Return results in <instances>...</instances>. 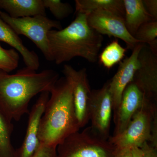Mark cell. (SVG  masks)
<instances>
[{
	"mask_svg": "<svg viewBox=\"0 0 157 157\" xmlns=\"http://www.w3.org/2000/svg\"><path fill=\"white\" fill-rule=\"evenodd\" d=\"M123 2L125 24L127 30L133 37L140 26L155 20L146 11L142 0H123Z\"/></svg>",
	"mask_w": 157,
	"mask_h": 157,
	"instance_id": "obj_16",
	"label": "cell"
},
{
	"mask_svg": "<svg viewBox=\"0 0 157 157\" xmlns=\"http://www.w3.org/2000/svg\"><path fill=\"white\" fill-rule=\"evenodd\" d=\"M139 68L132 82L143 93L152 104L157 102V55L144 44L138 57Z\"/></svg>",
	"mask_w": 157,
	"mask_h": 157,
	"instance_id": "obj_10",
	"label": "cell"
},
{
	"mask_svg": "<svg viewBox=\"0 0 157 157\" xmlns=\"http://www.w3.org/2000/svg\"><path fill=\"white\" fill-rule=\"evenodd\" d=\"M50 93H41L29 113L26 133L22 145L16 150L17 157H32L40 146L39 124L49 98Z\"/></svg>",
	"mask_w": 157,
	"mask_h": 157,
	"instance_id": "obj_13",
	"label": "cell"
},
{
	"mask_svg": "<svg viewBox=\"0 0 157 157\" xmlns=\"http://www.w3.org/2000/svg\"><path fill=\"white\" fill-rule=\"evenodd\" d=\"M0 18L9 25L17 35L25 36L33 42L46 59L48 61H53L48 35L49 31L53 29H62V25L59 21L49 19L45 15H42L12 18L6 12L1 10Z\"/></svg>",
	"mask_w": 157,
	"mask_h": 157,
	"instance_id": "obj_6",
	"label": "cell"
},
{
	"mask_svg": "<svg viewBox=\"0 0 157 157\" xmlns=\"http://www.w3.org/2000/svg\"><path fill=\"white\" fill-rule=\"evenodd\" d=\"M50 94L40 120L38 137L41 144L57 147L80 128L72 86L67 79L65 77L59 78Z\"/></svg>",
	"mask_w": 157,
	"mask_h": 157,
	"instance_id": "obj_2",
	"label": "cell"
},
{
	"mask_svg": "<svg viewBox=\"0 0 157 157\" xmlns=\"http://www.w3.org/2000/svg\"><path fill=\"white\" fill-rule=\"evenodd\" d=\"M144 44L139 43L136 45L131 55L121 62L117 72L112 79L109 80L113 112L119 105L123 93L127 86L133 81L135 72L139 67L138 55Z\"/></svg>",
	"mask_w": 157,
	"mask_h": 157,
	"instance_id": "obj_12",
	"label": "cell"
},
{
	"mask_svg": "<svg viewBox=\"0 0 157 157\" xmlns=\"http://www.w3.org/2000/svg\"><path fill=\"white\" fill-rule=\"evenodd\" d=\"M59 78L52 70L40 73L24 68L13 74L0 70V112L9 121H18L29 113L31 100L39 94L49 92Z\"/></svg>",
	"mask_w": 157,
	"mask_h": 157,
	"instance_id": "obj_1",
	"label": "cell"
},
{
	"mask_svg": "<svg viewBox=\"0 0 157 157\" xmlns=\"http://www.w3.org/2000/svg\"><path fill=\"white\" fill-rule=\"evenodd\" d=\"M13 131L12 121L0 112V157H17L11 142Z\"/></svg>",
	"mask_w": 157,
	"mask_h": 157,
	"instance_id": "obj_18",
	"label": "cell"
},
{
	"mask_svg": "<svg viewBox=\"0 0 157 157\" xmlns=\"http://www.w3.org/2000/svg\"><path fill=\"white\" fill-rule=\"evenodd\" d=\"M140 43L150 45L157 40V20H153L140 26L134 36Z\"/></svg>",
	"mask_w": 157,
	"mask_h": 157,
	"instance_id": "obj_20",
	"label": "cell"
},
{
	"mask_svg": "<svg viewBox=\"0 0 157 157\" xmlns=\"http://www.w3.org/2000/svg\"><path fill=\"white\" fill-rule=\"evenodd\" d=\"M89 107L90 126L102 137L109 139L113 111L109 81L101 88L91 90Z\"/></svg>",
	"mask_w": 157,
	"mask_h": 157,
	"instance_id": "obj_8",
	"label": "cell"
},
{
	"mask_svg": "<svg viewBox=\"0 0 157 157\" xmlns=\"http://www.w3.org/2000/svg\"><path fill=\"white\" fill-rule=\"evenodd\" d=\"M117 150L140 147L146 142L157 147V106L147 102L123 132L108 139Z\"/></svg>",
	"mask_w": 157,
	"mask_h": 157,
	"instance_id": "obj_4",
	"label": "cell"
},
{
	"mask_svg": "<svg viewBox=\"0 0 157 157\" xmlns=\"http://www.w3.org/2000/svg\"><path fill=\"white\" fill-rule=\"evenodd\" d=\"M147 101L149 102L134 82H130L123 93L117 109L113 112L115 128L113 136L123 132L136 113Z\"/></svg>",
	"mask_w": 157,
	"mask_h": 157,
	"instance_id": "obj_11",
	"label": "cell"
},
{
	"mask_svg": "<svg viewBox=\"0 0 157 157\" xmlns=\"http://www.w3.org/2000/svg\"><path fill=\"white\" fill-rule=\"evenodd\" d=\"M62 72L72 86L76 116L81 128L90 120L89 106L91 90L86 69L83 68L76 70L70 65L66 64L64 66Z\"/></svg>",
	"mask_w": 157,
	"mask_h": 157,
	"instance_id": "obj_9",
	"label": "cell"
},
{
	"mask_svg": "<svg viewBox=\"0 0 157 157\" xmlns=\"http://www.w3.org/2000/svg\"><path fill=\"white\" fill-rule=\"evenodd\" d=\"M77 13H90L98 10L111 11L124 18L123 0H76Z\"/></svg>",
	"mask_w": 157,
	"mask_h": 157,
	"instance_id": "obj_17",
	"label": "cell"
},
{
	"mask_svg": "<svg viewBox=\"0 0 157 157\" xmlns=\"http://www.w3.org/2000/svg\"><path fill=\"white\" fill-rule=\"evenodd\" d=\"M88 14L77 13L75 19L65 29L49 31V48L53 61L57 65L76 57L90 63L98 60L104 37L89 25Z\"/></svg>",
	"mask_w": 157,
	"mask_h": 157,
	"instance_id": "obj_3",
	"label": "cell"
},
{
	"mask_svg": "<svg viewBox=\"0 0 157 157\" xmlns=\"http://www.w3.org/2000/svg\"><path fill=\"white\" fill-rule=\"evenodd\" d=\"M142 2L148 14L154 19L157 20V0H142Z\"/></svg>",
	"mask_w": 157,
	"mask_h": 157,
	"instance_id": "obj_24",
	"label": "cell"
},
{
	"mask_svg": "<svg viewBox=\"0 0 157 157\" xmlns=\"http://www.w3.org/2000/svg\"><path fill=\"white\" fill-rule=\"evenodd\" d=\"M127 51V48L122 47L117 39L113 40L104 48L99 56L100 63L109 70L121 61Z\"/></svg>",
	"mask_w": 157,
	"mask_h": 157,
	"instance_id": "obj_19",
	"label": "cell"
},
{
	"mask_svg": "<svg viewBox=\"0 0 157 157\" xmlns=\"http://www.w3.org/2000/svg\"><path fill=\"white\" fill-rule=\"evenodd\" d=\"M19 55L17 51L6 49L0 45V70L9 73L18 67Z\"/></svg>",
	"mask_w": 157,
	"mask_h": 157,
	"instance_id": "obj_21",
	"label": "cell"
},
{
	"mask_svg": "<svg viewBox=\"0 0 157 157\" xmlns=\"http://www.w3.org/2000/svg\"><path fill=\"white\" fill-rule=\"evenodd\" d=\"M114 157H132V149H117Z\"/></svg>",
	"mask_w": 157,
	"mask_h": 157,
	"instance_id": "obj_26",
	"label": "cell"
},
{
	"mask_svg": "<svg viewBox=\"0 0 157 157\" xmlns=\"http://www.w3.org/2000/svg\"><path fill=\"white\" fill-rule=\"evenodd\" d=\"M45 9H48L54 16L59 20H63L72 14L73 9L68 3L60 0H42Z\"/></svg>",
	"mask_w": 157,
	"mask_h": 157,
	"instance_id": "obj_22",
	"label": "cell"
},
{
	"mask_svg": "<svg viewBox=\"0 0 157 157\" xmlns=\"http://www.w3.org/2000/svg\"><path fill=\"white\" fill-rule=\"evenodd\" d=\"M0 9L12 18L46 16L42 0H0Z\"/></svg>",
	"mask_w": 157,
	"mask_h": 157,
	"instance_id": "obj_15",
	"label": "cell"
},
{
	"mask_svg": "<svg viewBox=\"0 0 157 157\" xmlns=\"http://www.w3.org/2000/svg\"><path fill=\"white\" fill-rule=\"evenodd\" d=\"M56 151L57 157H114L117 149L90 126L69 135Z\"/></svg>",
	"mask_w": 157,
	"mask_h": 157,
	"instance_id": "obj_5",
	"label": "cell"
},
{
	"mask_svg": "<svg viewBox=\"0 0 157 157\" xmlns=\"http://www.w3.org/2000/svg\"><path fill=\"white\" fill-rule=\"evenodd\" d=\"M0 41L6 42L21 55L26 67L37 70L40 66L39 56L33 51L29 50L14 30L0 18Z\"/></svg>",
	"mask_w": 157,
	"mask_h": 157,
	"instance_id": "obj_14",
	"label": "cell"
},
{
	"mask_svg": "<svg viewBox=\"0 0 157 157\" xmlns=\"http://www.w3.org/2000/svg\"><path fill=\"white\" fill-rule=\"evenodd\" d=\"M56 146L41 144L32 157H57Z\"/></svg>",
	"mask_w": 157,
	"mask_h": 157,
	"instance_id": "obj_23",
	"label": "cell"
},
{
	"mask_svg": "<svg viewBox=\"0 0 157 157\" xmlns=\"http://www.w3.org/2000/svg\"><path fill=\"white\" fill-rule=\"evenodd\" d=\"M140 148L143 151V157H157V147L148 142H145Z\"/></svg>",
	"mask_w": 157,
	"mask_h": 157,
	"instance_id": "obj_25",
	"label": "cell"
},
{
	"mask_svg": "<svg viewBox=\"0 0 157 157\" xmlns=\"http://www.w3.org/2000/svg\"><path fill=\"white\" fill-rule=\"evenodd\" d=\"M89 25L101 35H106L122 40L126 45L127 49L133 51L140 43L128 31L124 18L111 12L98 10L89 13L87 16Z\"/></svg>",
	"mask_w": 157,
	"mask_h": 157,
	"instance_id": "obj_7",
	"label": "cell"
},
{
	"mask_svg": "<svg viewBox=\"0 0 157 157\" xmlns=\"http://www.w3.org/2000/svg\"><path fill=\"white\" fill-rule=\"evenodd\" d=\"M132 151V157H143V151L140 147H133Z\"/></svg>",
	"mask_w": 157,
	"mask_h": 157,
	"instance_id": "obj_27",
	"label": "cell"
}]
</instances>
